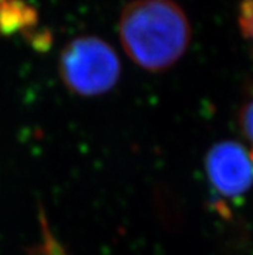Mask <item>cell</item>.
Listing matches in <instances>:
<instances>
[{
  "mask_svg": "<svg viewBox=\"0 0 253 255\" xmlns=\"http://www.w3.org/2000/svg\"><path fill=\"white\" fill-rule=\"evenodd\" d=\"M119 36L137 66L162 73L185 55L191 27L182 8L172 0H135L122 10Z\"/></svg>",
  "mask_w": 253,
  "mask_h": 255,
  "instance_id": "1",
  "label": "cell"
},
{
  "mask_svg": "<svg viewBox=\"0 0 253 255\" xmlns=\"http://www.w3.org/2000/svg\"><path fill=\"white\" fill-rule=\"evenodd\" d=\"M118 53L97 36H79L65 45L58 61V74L70 92L94 97L115 87L120 77Z\"/></svg>",
  "mask_w": 253,
  "mask_h": 255,
  "instance_id": "2",
  "label": "cell"
},
{
  "mask_svg": "<svg viewBox=\"0 0 253 255\" xmlns=\"http://www.w3.org/2000/svg\"><path fill=\"white\" fill-rule=\"evenodd\" d=\"M205 172L212 189L221 201H237L253 184V161L237 141L217 142L205 155Z\"/></svg>",
  "mask_w": 253,
  "mask_h": 255,
  "instance_id": "3",
  "label": "cell"
},
{
  "mask_svg": "<svg viewBox=\"0 0 253 255\" xmlns=\"http://www.w3.org/2000/svg\"><path fill=\"white\" fill-rule=\"evenodd\" d=\"M36 21V10L23 0H0V34L27 30Z\"/></svg>",
  "mask_w": 253,
  "mask_h": 255,
  "instance_id": "4",
  "label": "cell"
},
{
  "mask_svg": "<svg viewBox=\"0 0 253 255\" xmlns=\"http://www.w3.org/2000/svg\"><path fill=\"white\" fill-rule=\"evenodd\" d=\"M241 126L250 144V157L253 161V97L243 107L241 112Z\"/></svg>",
  "mask_w": 253,
  "mask_h": 255,
  "instance_id": "5",
  "label": "cell"
},
{
  "mask_svg": "<svg viewBox=\"0 0 253 255\" xmlns=\"http://www.w3.org/2000/svg\"><path fill=\"white\" fill-rule=\"evenodd\" d=\"M241 26L244 35L253 42V0H244L242 4Z\"/></svg>",
  "mask_w": 253,
  "mask_h": 255,
  "instance_id": "6",
  "label": "cell"
}]
</instances>
